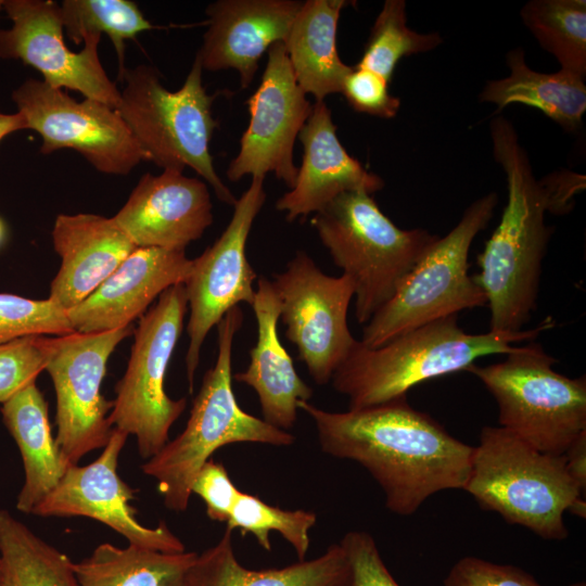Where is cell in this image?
<instances>
[{"label":"cell","instance_id":"obj_9","mask_svg":"<svg viewBox=\"0 0 586 586\" xmlns=\"http://www.w3.org/2000/svg\"><path fill=\"white\" fill-rule=\"evenodd\" d=\"M497 203L495 192L481 196L445 237L437 238L364 327L360 342L366 347H378L422 324L487 305L483 290L469 275L468 259L474 238L488 225Z\"/></svg>","mask_w":586,"mask_h":586},{"label":"cell","instance_id":"obj_30","mask_svg":"<svg viewBox=\"0 0 586 586\" xmlns=\"http://www.w3.org/2000/svg\"><path fill=\"white\" fill-rule=\"evenodd\" d=\"M520 16L540 47L557 59L560 69L585 78V0H531Z\"/></svg>","mask_w":586,"mask_h":586},{"label":"cell","instance_id":"obj_24","mask_svg":"<svg viewBox=\"0 0 586 586\" xmlns=\"http://www.w3.org/2000/svg\"><path fill=\"white\" fill-rule=\"evenodd\" d=\"M189 586H353L349 559L333 544L319 557L280 569L252 570L237 559L232 531L226 527L217 544L198 555Z\"/></svg>","mask_w":586,"mask_h":586},{"label":"cell","instance_id":"obj_21","mask_svg":"<svg viewBox=\"0 0 586 586\" xmlns=\"http://www.w3.org/2000/svg\"><path fill=\"white\" fill-rule=\"evenodd\" d=\"M304 146L301 168L294 187L276 203L293 221L322 209L337 195L347 191L381 190V177L365 168L352 157L336 136L331 111L323 101H316L304 127L298 133Z\"/></svg>","mask_w":586,"mask_h":586},{"label":"cell","instance_id":"obj_6","mask_svg":"<svg viewBox=\"0 0 586 586\" xmlns=\"http://www.w3.org/2000/svg\"><path fill=\"white\" fill-rule=\"evenodd\" d=\"M463 491L485 510L544 539L568 536L563 514L584 496L564 456L538 451L501 426H484Z\"/></svg>","mask_w":586,"mask_h":586},{"label":"cell","instance_id":"obj_15","mask_svg":"<svg viewBox=\"0 0 586 586\" xmlns=\"http://www.w3.org/2000/svg\"><path fill=\"white\" fill-rule=\"evenodd\" d=\"M3 10L12 25L0 28V59L20 60L40 72L50 86L77 91L116 110L120 90L101 64L100 35L85 36L82 50L74 52L65 44L59 3L4 0Z\"/></svg>","mask_w":586,"mask_h":586},{"label":"cell","instance_id":"obj_41","mask_svg":"<svg viewBox=\"0 0 586 586\" xmlns=\"http://www.w3.org/2000/svg\"><path fill=\"white\" fill-rule=\"evenodd\" d=\"M565 466L571 477L585 494L586 488V432L582 433L564 453Z\"/></svg>","mask_w":586,"mask_h":586},{"label":"cell","instance_id":"obj_18","mask_svg":"<svg viewBox=\"0 0 586 586\" xmlns=\"http://www.w3.org/2000/svg\"><path fill=\"white\" fill-rule=\"evenodd\" d=\"M206 183L182 171L144 174L112 217L137 247L186 250L213 224Z\"/></svg>","mask_w":586,"mask_h":586},{"label":"cell","instance_id":"obj_47","mask_svg":"<svg viewBox=\"0 0 586 586\" xmlns=\"http://www.w3.org/2000/svg\"><path fill=\"white\" fill-rule=\"evenodd\" d=\"M0 586H1V566H0Z\"/></svg>","mask_w":586,"mask_h":586},{"label":"cell","instance_id":"obj_39","mask_svg":"<svg viewBox=\"0 0 586 586\" xmlns=\"http://www.w3.org/2000/svg\"><path fill=\"white\" fill-rule=\"evenodd\" d=\"M239 492L225 466L213 459L201 468L191 487V493L204 501L208 519L225 523Z\"/></svg>","mask_w":586,"mask_h":586},{"label":"cell","instance_id":"obj_22","mask_svg":"<svg viewBox=\"0 0 586 586\" xmlns=\"http://www.w3.org/2000/svg\"><path fill=\"white\" fill-rule=\"evenodd\" d=\"M52 241L61 267L48 298L64 310L92 294L137 249L112 217L90 213L58 215Z\"/></svg>","mask_w":586,"mask_h":586},{"label":"cell","instance_id":"obj_31","mask_svg":"<svg viewBox=\"0 0 586 586\" xmlns=\"http://www.w3.org/2000/svg\"><path fill=\"white\" fill-rule=\"evenodd\" d=\"M60 9L64 33L75 44L84 42L87 35L110 37L117 55L119 81L127 69L125 41L156 28L130 0H64Z\"/></svg>","mask_w":586,"mask_h":586},{"label":"cell","instance_id":"obj_43","mask_svg":"<svg viewBox=\"0 0 586 586\" xmlns=\"http://www.w3.org/2000/svg\"><path fill=\"white\" fill-rule=\"evenodd\" d=\"M571 513L579 517V518H583L585 519L586 517V502L585 500L579 497L577 498L573 504L572 506L569 508V510Z\"/></svg>","mask_w":586,"mask_h":586},{"label":"cell","instance_id":"obj_11","mask_svg":"<svg viewBox=\"0 0 586 586\" xmlns=\"http://www.w3.org/2000/svg\"><path fill=\"white\" fill-rule=\"evenodd\" d=\"M270 281L280 301L285 336L296 346L315 383L327 384L358 341L347 323L355 294L353 280L346 275H326L309 255L298 251Z\"/></svg>","mask_w":586,"mask_h":586},{"label":"cell","instance_id":"obj_26","mask_svg":"<svg viewBox=\"0 0 586 586\" xmlns=\"http://www.w3.org/2000/svg\"><path fill=\"white\" fill-rule=\"evenodd\" d=\"M349 1L307 0L302 3L284 47L301 89L316 101L341 93L353 66L340 59L336 33L340 14Z\"/></svg>","mask_w":586,"mask_h":586},{"label":"cell","instance_id":"obj_34","mask_svg":"<svg viewBox=\"0 0 586 586\" xmlns=\"http://www.w3.org/2000/svg\"><path fill=\"white\" fill-rule=\"evenodd\" d=\"M75 332L66 310L47 300L0 293V344L29 335H66Z\"/></svg>","mask_w":586,"mask_h":586},{"label":"cell","instance_id":"obj_3","mask_svg":"<svg viewBox=\"0 0 586 586\" xmlns=\"http://www.w3.org/2000/svg\"><path fill=\"white\" fill-rule=\"evenodd\" d=\"M552 323L517 333L471 334L458 324L457 315L441 318L400 333L369 348L357 341L332 375L334 390L348 398L349 409L383 404L417 384L468 370L483 356L509 354L523 341H533Z\"/></svg>","mask_w":586,"mask_h":586},{"label":"cell","instance_id":"obj_12","mask_svg":"<svg viewBox=\"0 0 586 586\" xmlns=\"http://www.w3.org/2000/svg\"><path fill=\"white\" fill-rule=\"evenodd\" d=\"M132 332L130 324L99 333L52 336L44 370L55 392V441L71 464L103 448L111 437L113 400L102 395L101 384L110 356Z\"/></svg>","mask_w":586,"mask_h":586},{"label":"cell","instance_id":"obj_25","mask_svg":"<svg viewBox=\"0 0 586 586\" xmlns=\"http://www.w3.org/2000/svg\"><path fill=\"white\" fill-rule=\"evenodd\" d=\"M0 411L20 449L25 472L16 508L31 514L72 464L63 457L52 435L48 404L36 382L3 403Z\"/></svg>","mask_w":586,"mask_h":586},{"label":"cell","instance_id":"obj_17","mask_svg":"<svg viewBox=\"0 0 586 586\" xmlns=\"http://www.w3.org/2000/svg\"><path fill=\"white\" fill-rule=\"evenodd\" d=\"M127 437L114 428L101 455L86 466L72 464L31 514L87 517L119 533L129 545L168 553L186 551L184 544L164 521L155 527H146L138 521L137 510L130 505L135 491L117 472Z\"/></svg>","mask_w":586,"mask_h":586},{"label":"cell","instance_id":"obj_35","mask_svg":"<svg viewBox=\"0 0 586 586\" xmlns=\"http://www.w3.org/2000/svg\"><path fill=\"white\" fill-rule=\"evenodd\" d=\"M52 336L29 335L0 344V403L9 400L46 369Z\"/></svg>","mask_w":586,"mask_h":586},{"label":"cell","instance_id":"obj_20","mask_svg":"<svg viewBox=\"0 0 586 586\" xmlns=\"http://www.w3.org/2000/svg\"><path fill=\"white\" fill-rule=\"evenodd\" d=\"M295 0H218L205 10L207 29L198 51L202 68H234L241 88H247L262 55L284 42L302 7Z\"/></svg>","mask_w":586,"mask_h":586},{"label":"cell","instance_id":"obj_8","mask_svg":"<svg viewBox=\"0 0 586 586\" xmlns=\"http://www.w3.org/2000/svg\"><path fill=\"white\" fill-rule=\"evenodd\" d=\"M539 343L517 345L504 361L467 371L495 398L499 426L538 451L562 456L586 432V379L569 378Z\"/></svg>","mask_w":586,"mask_h":586},{"label":"cell","instance_id":"obj_40","mask_svg":"<svg viewBox=\"0 0 586 586\" xmlns=\"http://www.w3.org/2000/svg\"><path fill=\"white\" fill-rule=\"evenodd\" d=\"M544 183L547 190L548 212L552 214H565L573 206V198L585 187V177L571 173H553L545 177Z\"/></svg>","mask_w":586,"mask_h":586},{"label":"cell","instance_id":"obj_36","mask_svg":"<svg viewBox=\"0 0 586 586\" xmlns=\"http://www.w3.org/2000/svg\"><path fill=\"white\" fill-rule=\"evenodd\" d=\"M356 112L380 118H393L400 100L388 92V82L375 73L354 65L344 80L342 92Z\"/></svg>","mask_w":586,"mask_h":586},{"label":"cell","instance_id":"obj_4","mask_svg":"<svg viewBox=\"0 0 586 586\" xmlns=\"http://www.w3.org/2000/svg\"><path fill=\"white\" fill-rule=\"evenodd\" d=\"M239 306L217 324L218 353L193 399L184 430L142 464L144 474L157 481L166 508L187 510L192 483L201 468L220 447L235 443L288 446L295 442L289 432L244 411L232 390V346L243 323Z\"/></svg>","mask_w":586,"mask_h":586},{"label":"cell","instance_id":"obj_28","mask_svg":"<svg viewBox=\"0 0 586 586\" xmlns=\"http://www.w3.org/2000/svg\"><path fill=\"white\" fill-rule=\"evenodd\" d=\"M198 553L161 552L103 543L73 563L80 586H189V571Z\"/></svg>","mask_w":586,"mask_h":586},{"label":"cell","instance_id":"obj_33","mask_svg":"<svg viewBox=\"0 0 586 586\" xmlns=\"http://www.w3.org/2000/svg\"><path fill=\"white\" fill-rule=\"evenodd\" d=\"M317 515L306 510H284L270 506L259 497L239 492L226 522V527L252 534L258 545L271 550L270 532H278L295 550L298 561L305 560L310 545L309 532Z\"/></svg>","mask_w":586,"mask_h":586},{"label":"cell","instance_id":"obj_16","mask_svg":"<svg viewBox=\"0 0 586 586\" xmlns=\"http://www.w3.org/2000/svg\"><path fill=\"white\" fill-rule=\"evenodd\" d=\"M246 103L250 122L240 151L228 166V179L238 181L245 175L265 178L267 173H273L292 189L298 173L293 160L294 143L313 104L295 79L283 42L268 49L260 85Z\"/></svg>","mask_w":586,"mask_h":586},{"label":"cell","instance_id":"obj_7","mask_svg":"<svg viewBox=\"0 0 586 586\" xmlns=\"http://www.w3.org/2000/svg\"><path fill=\"white\" fill-rule=\"evenodd\" d=\"M310 222L335 266L353 280L355 316L365 324L438 238L398 228L366 191L337 195Z\"/></svg>","mask_w":586,"mask_h":586},{"label":"cell","instance_id":"obj_14","mask_svg":"<svg viewBox=\"0 0 586 586\" xmlns=\"http://www.w3.org/2000/svg\"><path fill=\"white\" fill-rule=\"evenodd\" d=\"M265 200L264 178L252 177L250 187L237 200L221 235L192 259L191 271L183 282L190 309L186 354L190 393L193 392L201 348L211 329L240 303L252 306L254 302L253 283L257 275L246 258L245 245Z\"/></svg>","mask_w":586,"mask_h":586},{"label":"cell","instance_id":"obj_46","mask_svg":"<svg viewBox=\"0 0 586 586\" xmlns=\"http://www.w3.org/2000/svg\"><path fill=\"white\" fill-rule=\"evenodd\" d=\"M3 2L4 0H0V12L3 10Z\"/></svg>","mask_w":586,"mask_h":586},{"label":"cell","instance_id":"obj_19","mask_svg":"<svg viewBox=\"0 0 586 586\" xmlns=\"http://www.w3.org/2000/svg\"><path fill=\"white\" fill-rule=\"evenodd\" d=\"M192 268L184 250L137 247L78 305L66 310L79 333L130 326L168 288L183 283Z\"/></svg>","mask_w":586,"mask_h":586},{"label":"cell","instance_id":"obj_38","mask_svg":"<svg viewBox=\"0 0 586 586\" xmlns=\"http://www.w3.org/2000/svg\"><path fill=\"white\" fill-rule=\"evenodd\" d=\"M353 571V586H399L386 568L373 537L351 531L341 539Z\"/></svg>","mask_w":586,"mask_h":586},{"label":"cell","instance_id":"obj_5","mask_svg":"<svg viewBox=\"0 0 586 586\" xmlns=\"http://www.w3.org/2000/svg\"><path fill=\"white\" fill-rule=\"evenodd\" d=\"M202 64L195 55L180 89L170 91L152 65L127 68L120 81L117 113L143 152L146 162L164 169L192 168L214 189L224 203L234 206L238 199L217 175L209 141L218 123L212 115L215 95L202 84Z\"/></svg>","mask_w":586,"mask_h":586},{"label":"cell","instance_id":"obj_2","mask_svg":"<svg viewBox=\"0 0 586 586\" xmlns=\"http://www.w3.org/2000/svg\"><path fill=\"white\" fill-rule=\"evenodd\" d=\"M493 155L506 174L508 200L500 221L476 257L474 281L491 310L489 331L517 333L537 307L542 263L553 228L544 180L534 176L513 125L502 116L489 124Z\"/></svg>","mask_w":586,"mask_h":586},{"label":"cell","instance_id":"obj_42","mask_svg":"<svg viewBox=\"0 0 586 586\" xmlns=\"http://www.w3.org/2000/svg\"><path fill=\"white\" fill-rule=\"evenodd\" d=\"M24 129H27V124L21 113L7 114L0 112V142L7 136Z\"/></svg>","mask_w":586,"mask_h":586},{"label":"cell","instance_id":"obj_27","mask_svg":"<svg viewBox=\"0 0 586 586\" xmlns=\"http://www.w3.org/2000/svg\"><path fill=\"white\" fill-rule=\"evenodd\" d=\"M506 60L509 75L487 81L480 101L496 104L498 112L512 103L525 104L542 111L566 131L581 127L586 111L584 77L564 69L536 72L526 65L522 48L509 51Z\"/></svg>","mask_w":586,"mask_h":586},{"label":"cell","instance_id":"obj_10","mask_svg":"<svg viewBox=\"0 0 586 586\" xmlns=\"http://www.w3.org/2000/svg\"><path fill=\"white\" fill-rule=\"evenodd\" d=\"M187 307L183 283L168 288L158 296L133 330L130 358L115 385L110 421L115 429L136 436L139 454L146 460L169 441V430L187 405L186 398L171 399L164 386Z\"/></svg>","mask_w":586,"mask_h":586},{"label":"cell","instance_id":"obj_29","mask_svg":"<svg viewBox=\"0 0 586 586\" xmlns=\"http://www.w3.org/2000/svg\"><path fill=\"white\" fill-rule=\"evenodd\" d=\"M73 563L0 508L1 586H80Z\"/></svg>","mask_w":586,"mask_h":586},{"label":"cell","instance_id":"obj_32","mask_svg":"<svg viewBox=\"0 0 586 586\" xmlns=\"http://www.w3.org/2000/svg\"><path fill=\"white\" fill-rule=\"evenodd\" d=\"M406 22V2L386 0L356 66L375 73L390 84L402 58L433 50L442 43L438 33L419 34Z\"/></svg>","mask_w":586,"mask_h":586},{"label":"cell","instance_id":"obj_37","mask_svg":"<svg viewBox=\"0 0 586 586\" xmlns=\"http://www.w3.org/2000/svg\"><path fill=\"white\" fill-rule=\"evenodd\" d=\"M443 586H542L531 574L511 564L463 557L448 572Z\"/></svg>","mask_w":586,"mask_h":586},{"label":"cell","instance_id":"obj_45","mask_svg":"<svg viewBox=\"0 0 586 586\" xmlns=\"http://www.w3.org/2000/svg\"><path fill=\"white\" fill-rule=\"evenodd\" d=\"M570 586H586V584L584 582H578V583L572 584Z\"/></svg>","mask_w":586,"mask_h":586},{"label":"cell","instance_id":"obj_1","mask_svg":"<svg viewBox=\"0 0 586 586\" xmlns=\"http://www.w3.org/2000/svg\"><path fill=\"white\" fill-rule=\"evenodd\" d=\"M329 456L362 466L382 488L386 508L410 515L432 495L463 489L473 448L455 438L407 396L344 412L298 400Z\"/></svg>","mask_w":586,"mask_h":586},{"label":"cell","instance_id":"obj_44","mask_svg":"<svg viewBox=\"0 0 586 586\" xmlns=\"http://www.w3.org/2000/svg\"><path fill=\"white\" fill-rule=\"evenodd\" d=\"M5 233H7L5 225L0 217V245L3 243L5 239Z\"/></svg>","mask_w":586,"mask_h":586},{"label":"cell","instance_id":"obj_23","mask_svg":"<svg viewBox=\"0 0 586 586\" xmlns=\"http://www.w3.org/2000/svg\"><path fill=\"white\" fill-rule=\"evenodd\" d=\"M252 308L257 322V340L250 351L247 368L235 373L233 379L256 392L263 420L285 431L296 422L297 402H310L313 390L300 378L279 340L277 323L281 305L271 281L265 277L258 279Z\"/></svg>","mask_w":586,"mask_h":586},{"label":"cell","instance_id":"obj_13","mask_svg":"<svg viewBox=\"0 0 586 586\" xmlns=\"http://www.w3.org/2000/svg\"><path fill=\"white\" fill-rule=\"evenodd\" d=\"M27 129L42 138L40 153L73 149L100 173L127 175L145 156L115 109L29 78L12 91Z\"/></svg>","mask_w":586,"mask_h":586}]
</instances>
